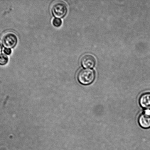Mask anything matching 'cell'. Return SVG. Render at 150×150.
I'll return each instance as SVG.
<instances>
[{"label": "cell", "mask_w": 150, "mask_h": 150, "mask_svg": "<svg viewBox=\"0 0 150 150\" xmlns=\"http://www.w3.org/2000/svg\"><path fill=\"white\" fill-rule=\"evenodd\" d=\"M138 122L141 127L144 129L150 128V111L146 110L140 115L138 119Z\"/></svg>", "instance_id": "5"}, {"label": "cell", "mask_w": 150, "mask_h": 150, "mask_svg": "<svg viewBox=\"0 0 150 150\" xmlns=\"http://www.w3.org/2000/svg\"><path fill=\"white\" fill-rule=\"evenodd\" d=\"M63 21L61 19L58 18H54L53 19L52 24L54 27L59 28L62 25Z\"/></svg>", "instance_id": "8"}, {"label": "cell", "mask_w": 150, "mask_h": 150, "mask_svg": "<svg viewBox=\"0 0 150 150\" xmlns=\"http://www.w3.org/2000/svg\"><path fill=\"white\" fill-rule=\"evenodd\" d=\"M4 52L6 55H11L12 53V50L10 48H4Z\"/></svg>", "instance_id": "9"}, {"label": "cell", "mask_w": 150, "mask_h": 150, "mask_svg": "<svg viewBox=\"0 0 150 150\" xmlns=\"http://www.w3.org/2000/svg\"><path fill=\"white\" fill-rule=\"evenodd\" d=\"M82 67L86 69L92 68L96 64L95 57L92 54H86L82 56L80 59Z\"/></svg>", "instance_id": "4"}, {"label": "cell", "mask_w": 150, "mask_h": 150, "mask_svg": "<svg viewBox=\"0 0 150 150\" xmlns=\"http://www.w3.org/2000/svg\"><path fill=\"white\" fill-rule=\"evenodd\" d=\"M95 71L90 69H83L77 73V79L79 83L83 85L90 84L95 80Z\"/></svg>", "instance_id": "1"}, {"label": "cell", "mask_w": 150, "mask_h": 150, "mask_svg": "<svg viewBox=\"0 0 150 150\" xmlns=\"http://www.w3.org/2000/svg\"><path fill=\"white\" fill-rule=\"evenodd\" d=\"M2 45H1V42H0V52H1V50H2Z\"/></svg>", "instance_id": "10"}, {"label": "cell", "mask_w": 150, "mask_h": 150, "mask_svg": "<svg viewBox=\"0 0 150 150\" xmlns=\"http://www.w3.org/2000/svg\"><path fill=\"white\" fill-rule=\"evenodd\" d=\"M52 14L55 18H62L67 14L68 9L65 3L62 1H57L54 3L51 7Z\"/></svg>", "instance_id": "2"}, {"label": "cell", "mask_w": 150, "mask_h": 150, "mask_svg": "<svg viewBox=\"0 0 150 150\" xmlns=\"http://www.w3.org/2000/svg\"><path fill=\"white\" fill-rule=\"evenodd\" d=\"M18 39L16 33L9 32L3 36L2 40L3 46L5 48H13L17 45Z\"/></svg>", "instance_id": "3"}, {"label": "cell", "mask_w": 150, "mask_h": 150, "mask_svg": "<svg viewBox=\"0 0 150 150\" xmlns=\"http://www.w3.org/2000/svg\"><path fill=\"white\" fill-rule=\"evenodd\" d=\"M139 104L141 106L146 110L150 109V93L142 94L139 98Z\"/></svg>", "instance_id": "6"}, {"label": "cell", "mask_w": 150, "mask_h": 150, "mask_svg": "<svg viewBox=\"0 0 150 150\" xmlns=\"http://www.w3.org/2000/svg\"><path fill=\"white\" fill-rule=\"evenodd\" d=\"M9 58L4 53L0 54V66H4L8 64Z\"/></svg>", "instance_id": "7"}]
</instances>
